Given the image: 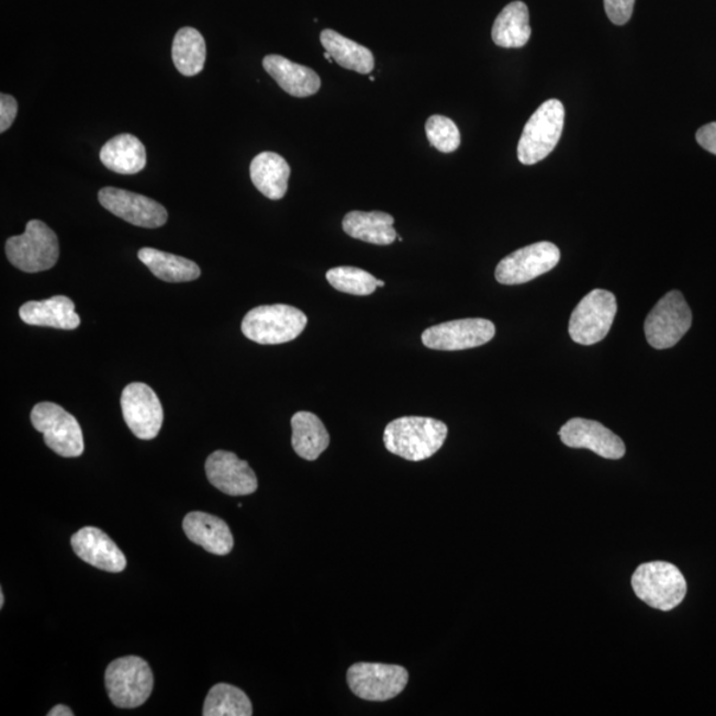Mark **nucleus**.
Here are the masks:
<instances>
[{"label":"nucleus","mask_w":716,"mask_h":716,"mask_svg":"<svg viewBox=\"0 0 716 716\" xmlns=\"http://www.w3.org/2000/svg\"><path fill=\"white\" fill-rule=\"evenodd\" d=\"M449 428L443 421L427 417H401L383 432L387 450L412 462L432 458L440 450Z\"/></svg>","instance_id":"1"},{"label":"nucleus","mask_w":716,"mask_h":716,"mask_svg":"<svg viewBox=\"0 0 716 716\" xmlns=\"http://www.w3.org/2000/svg\"><path fill=\"white\" fill-rule=\"evenodd\" d=\"M309 323L305 313L286 304L260 305L247 313L242 332L248 340L278 345L295 340Z\"/></svg>","instance_id":"2"},{"label":"nucleus","mask_w":716,"mask_h":716,"mask_svg":"<svg viewBox=\"0 0 716 716\" xmlns=\"http://www.w3.org/2000/svg\"><path fill=\"white\" fill-rule=\"evenodd\" d=\"M633 591L645 604L669 612L686 596L687 584L680 569L667 561L645 562L631 578Z\"/></svg>","instance_id":"3"},{"label":"nucleus","mask_w":716,"mask_h":716,"mask_svg":"<svg viewBox=\"0 0 716 716\" xmlns=\"http://www.w3.org/2000/svg\"><path fill=\"white\" fill-rule=\"evenodd\" d=\"M5 255L10 264L23 272L47 271L59 260V239L46 223L32 220L24 234L11 236L5 243Z\"/></svg>","instance_id":"4"},{"label":"nucleus","mask_w":716,"mask_h":716,"mask_svg":"<svg viewBox=\"0 0 716 716\" xmlns=\"http://www.w3.org/2000/svg\"><path fill=\"white\" fill-rule=\"evenodd\" d=\"M564 119V105L559 100H547L537 108L517 145V158L523 165H535L551 155L559 144Z\"/></svg>","instance_id":"5"},{"label":"nucleus","mask_w":716,"mask_h":716,"mask_svg":"<svg viewBox=\"0 0 716 716\" xmlns=\"http://www.w3.org/2000/svg\"><path fill=\"white\" fill-rule=\"evenodd\" d=\"M155 676L149 663L143 658L127 656L118 658L105 671V687L113 705L120 708L143 706L153 692Z\"/></svg>","instance_id":"6"},{"label":"nucleus","mask_w":716,"mask_h":716,"mask_svg":"<svg viewBox=\"0 0 716 716\" xmlns=\"http://www.w3.org/2000/svg\"><path fill=\"white\" fill-rule=\"evenodd\" d=\"M32 426L43 434L44 443L57 456L78 458L85 452V438L78 419L53 402H41L32 409Z\"/></svg>","instance_id":"7"},{"label":"nucleus","mask_w":716,"mask_h":716,"mask_svg":"<svg viewBox=\"0 0 716 716\" xmlns=\"http://www.w3.org/2000/svg\"><path fill=\"white\" fill-rule=\"evenodd\" d=\"M693 324V313L680 291H671L645 320V335L651 347L669 349L682 340Z\"/></svg>","instance_id":"8"},{"label":"nucleus","mask_w":716,"mask_h":716,"mask_svg":"<svg viewBox=\"0 0 716 716\" xmlns=\"http://www.w3.org/2000/svg\"><path fill=\"white\" fill-rule=\"evenodd\" d=\"M617 313V302L612 292L593 290L581 300L569 320V335L574 343L593 345L609 334Z\"/></svg>","instance_id":"9"},{"label":"nucleus","mask_w":716,"mask_h":716,"mask_svg":"<svg viewBox=\"0 0 716 716\" xmlns=\"http://www.w3.org/2000/svg\"><path fill=\"white\" fill-rule=\"evenodd\" d=\"M351 693L369 702H385L404 692L409 673L399 664L358 662L348 669Z\"/></svg>","instance_id":"10"},{"label":"nucleus","mask_w":716,"mask_h":716,"mask_svg":"<svg viewBox=\"0 0 716 716\" xmlns=\"http://www.w3.org/2000/svg\"><path fill=\"white\" fill-rule=\"evenodd\" d=\"M560 249L551 242H539L516 249L501 260L495 270V278L504 286L524 284L541 277L558 266Z\"/></svg>","instance_id":"11"},{"label":"nucleus","mask_w":716,"mask_h":716,"mask_svg":"<svg viewBox=\"0 0 716 716\" xmlns=\"http://www.w3.org/2000/svg\"><path fill=\"white\" fill-rule=\"evenodd\" d=\"M121 409L131 432L139 439L158 436L164 424V409L155 390L143 382L130 383L121 394Z\"/></svg>","instance_id":"12"},{"label":"nucleus","mask_w":716,"mask_h":716,"mask_svg":"<svg viewBox=\"0 0 716 716\" xmlns=\"http://www.w3.org/2000/svg\"><path fill=\"white\" fill-rule=\"evenodd\" d=\"M495 334V325L490 320L462 318L427 328L422 334V343L434 350H465L488 344Z\"/></svg>","instance_id":"13"},{"label":"nucleus","mask_w":716,"mask_h":716,"mask_svg":"<svg viewBox=\"0 0 716 716\" xmlns=\"http://www.w3.org/2000/svg\"><path fill=\"white\" fill-rule=\"evenodd\" d=\"M99 202L102 208L133 226L158 228L168 222V211L161 203L132 191L104 188L99 191Z\"/></svg>","instance_id":"14"},{"label":"nucleus","mask_w":716,"mask_h":716,"mask_svg":"<svg viewBox=\"0 0 716 716\" xmlns=\"http://www.w3.org/2000/svg\"><path fill=\"white\" fill-rule=\"evenodd\" d=\"M209 482L223 494L246 496L258 490V478L246 460L230 451H214L204 465Z\"/></svg>","instance_id":"15"},{"label":"nucleus","mask_w":716,"mask_h":716,"mask_svg":"<svg viewBox=\"0 0 716 716\" xmlns=\"http://www.w3.org/2000/svg\"><path fill=\"white\" fill-rule=\"evenodd\" d=\"M559 436L572 449H588L605 459H622L626 447L623 439L600 422L573 418L561 427Z\"/></svg>","instance_id":"16"},{"label":"nucleus","mask_w":716,"mask_h":716,"mask_svg":"<svg viewBox=\"0 0 716 716\" xmlns=\"http://www.w3.org/2000/svg\"><path fill=\"white\" fill-rule=\"evenodd\" d=\"M74 552L82 561L101 571L120 573L126 568V558L104 530L96 527H85L70 537Z\"/></svg>","instance_id":"17"},{"label":"nucleus","mask_w":716,"mask_h":716,"mask_svg":"<svg viewBox=\"0 0 716 716\" xmlns=\"http://www.w3.org/2000/svg\"><path fill=\"white\" fill-rule=\"evenodd\" d=\"M182 527L189 540L209 553L225 556L233 551L232 530L219 516L194 511L184 516Z\"/></svg>","instance_id":"18"},{"label":"nucleus","mask_w":716,"mask_h":716,"mask_svg":"<svg viewBox=\"0 0 716 716\" xmlns=\"http://www.w3.org/2000/svg\"><path fill=\"white\" fill-rule=\"evenodd\" d=\"M264 67L278 86L293 98H310L322 87V80L315 70L300 66L283 56H266Z\"/></svg>","instance_id":"19"},{"label":"nucleus","mask_w":716,"mask_h":716,"mask_svg":"<svg viewBox=\"0 0 716 716\" xmlns=\"http://www.w3.org/2000/svg\"><path fill=\"white\" fill-rule=\"evenodd\" d=\"M19 316L25 324L34 327L72 331L81 323L80 316L75 311V303L67 297L25 303L19 310Z\"/></svg>","instance_id":"20"},{"label":"nucleus","mask_w":716,"mask_h":716,"mask_svg":"<svg viewBox=\"0 0 716 716\" xmlns=\"http://www.w3.org/2000/svg\"><path fill=\"white\" fill-rule=\"evenodd\" d=\"M251 181L268 200L279 201L289 190L291 168L283 157L273 152L260 153L249 165Z\"/></svg>","instance_id":"21"},{"label":"nucleus","mask_w":716,"mask_h":716,"mask_svg":"<svg viewBox=\"0 0 716 716\" xmlns=\"http://www.w3.org/2000/svg\"><path fill=\"white\" fill-rule=\"evenodd\" d=\"M393 225V216L382 211H350L343 221L345 234L377 246H389L398 239Z\"/></svg>","instance_id":"22"},{"label":"nucleus","mask_w":716,"mask_h":716,"mask_svg":"<svg viewBox=\"0 0 716 716\" xmlns=\"http://www.w3.org/2000/svg\"><path fill=\"white\" fill-rule=\"evenodd\" d=\"M102 165L118 175H137L146 166V149L133 134H120L102 146L100 152Z\"/></svg>","instance_id":"23"},{"label":"nucleus","mask_w":716,"mask_h":716,"mask_svg":"<svg viewBox=\"0 0 716 716\" xmlns=\"http://www.w3.org/2000/svg\"><path fill=\"white\" fill-rule=\"evenodd\" d=\"M292 447L300 458L316 460L328 449L331 437L322 419L310 412H299L291 419Z\"/></svg>","instance_id":"24"},{"label":"nucleus","mask_w":716,"mask_h":716,"mask_svg":"<svg viewBox=\"0 0 716 716\" xmlns=\"http://www.w3.org/2000/svg\"><path fill=\"white\" fill-rule=\"evenodd\" d=\"M325 53L329 54L338 66L355 70L357 74L368 75L374 68L372 51L348 40L334 30H324L320 35Z\"/></svg>","instance_id":"25"},{"label":"nucleus","mask_w":716,"mask_h":716,"mask_svg":"<svg viewBox=\"0 0 716 716\" xmlns=\"http://www.w3.org/2000/svg\"><path fill=\"white\" fill-rule=\"evenodd\" d=\"M492 41L502 48H522L530 37L529 11L523 2L503 9L492 25Z\"/></svg>","instance_id":"26"},{"label":"nucleus","mask_w":716,"mask_h":716,"mask_svg":"<svg viewBox=\"0 0 716 716\" xmlns=\"http://www.w3.org/2000/svg\"><path fill=\"white\" fill-rule=\"evenodd\" d=\"M138 259L155 277L168 283H184L201 277V268L193 260L159 251L156 248H141Z\"/></svg>","instance_id":"27"},{"label":"nucleus","mask_w":716,"mask_h":716,"mask_svg":"<svg viewBox=\"0 0 716 716\" xmlns=\"http://www.w3.org/2000/svg\"><path fill=\"white\" fill-rule=\"evenodd\" d=\"M171 56L179 74L188 78L201 74L206 61V42L201 32L191 27L179 30L172 41Z\"/></svg>","instance_id":"28"},{"label":"nucleus","mask_w":716,"mask_h":716,"mask_svg":"<svg viewBox=\"0 0 716 716\" xmlns=\"http://www.w3.org/2000/svg\"><path fill=\"white\" fill-rule=\"evenodd\" d=\"M204 716H251L253 703L239 687L219 683L211 687L204 701Z\"/></svg>","instance_id":"29"},{"label":"nucleus","mask_w":716,"mask_h":716,"mask_svg":"<svg viewBox=\"0 0 716 716\" xmlns=\"http://www.w3.org/2000/svg\"><path fill=\"white\" fill-rule=\"evenodd\" d=\"M327 280L335 290L356 297L372 295L379 287V280L372 273L357 267L332 268L327 272Z\"/></svg>","instance_id":"30"},{"label":"nucleus","mask_w":716,"mask_h":716,"mask_svg":"<svg viewBox=\"0 0 716 716\" xmlns=\"http://www.w3.org/2000/svg\"><path fill=\"white\" fill-rule=\"evenodd\" d=\"M427 139L440 153H452L459 148L460 133L456 123L440 114H434L426 121Z\"/></svg>","instance_id":"31"},{"label":"nucleus","mask_w":716,"mask_h":716,"mask_svg":"<svg viewBox=\"0 0 716 716\" xmlns=\"http://www.w3.org/2000/svg\"><path fill=\"white\" fill-rule=\"evenodd\" d=\"M636 0H604L607 18L616 25H624L630 21Z\"/></svg>","instance_id":"32"},{"label":"nucleus","mask_w":716,"mask_h":716,"mask_svg":"<svg viewBox=\"0 0 716 716\" xmlns=\"http://www.w3.org/2000/svg\"><path fill=\"white\" fill-rule=\"evenodd\" d=\"M18 114V102L10 94H0V132L4 133L14 123Z\"/></svg>","instance_id":"33"},{"label":"nucleus","mask_w":716,"mask_h":716,"mask_svg":"<svg viewBox=\"0 0 716 716\" xmlns=\"http://www.w3.org/2000/svg\"><path fill=\"white\" fill-rule=\"evenodd\" d=\"M696 141L702 146L703 149L712 153L716 156V123H709L705 126H702L698 132H696Z\"/></svg>","instance_id":"34"},{"label":"nucleus","mask_w":716,"mask_h":716,"mask_svg":"<svg viewBox=\"0 0 716 716\" xmlns=\"http://www.w3.org/2000/svg\"><path fill=\"white\" fill-rule=\"evenodd\" d=\"M48 716H74L72 709H70L68 706L64 705H57L54 708H51V712L47 714Z\"/></svg>","instance_id":"35"},{"label":"nucleus","mask_w":716,"mask_h":716,"mask_svg":"<svg viewBox=\"0 0 716 716\" xmlns=\"http://www.w3.org/2000/svg\"><path fill=\"white\" fill-rule=\"evenodd\" d=\"M4 606V593L3 591H0V607Z\"/></svg>","instance_id":"36"},{"label":"nucleus","mask_w":716,"mask_h":716,"mask_svg":"<svg viewBox=\"0 0 716 716\" xmlns=\"http://www.w3.org/2000/svg\"><path fill=\"white\" fill-rule=\"evenodd\" d=\"M379 287H380V289H382V287H385V283H383L382 280H379Z\"/></svg>","instance_id":"37"}]
</instances>
